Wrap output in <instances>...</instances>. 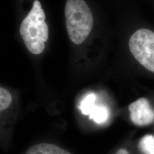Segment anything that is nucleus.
I'll list each match as a JSON object with an SVG mask.
<instances>
[{
    "label": "nucleus",
    "instance_id": "obj_1",
    "mask_svg": "<svg viewBox=\"0 0 154 154\" xmlns=\"http://www.w3.org/2000/svg\"><path fill=\"white\" fill-rule=\"evenodd\" d=\"M41 2L35 0L32 10L20 26V33L27 49L33 54H41L49 37V28Z\"/></svg>",
    "mask_w": 154,
    "mask_h": 154
},
{
    "label": "nucleus",
    "instance_id": "obj_2",
    "mask_svg": "<svg viewBox=\"0 0 154 154\" xmlns=\"http://www.w3.org/2000/svg\"><path fill=\"white\" fill-rule=\"evenodd\" d=\"M65 15L69 37L76 45L87 38L93 26V17L84 0H67Z\"/></svg>",
    "mask_w": 154,
    "mask_h": 154
},
{
    "label": "nucleus",
    "instance_id": "obj_3",
    "mask_svg": "<svg viewBox=\"0 0 154 154\" xmlns=\"http://www.w3.org/2000/svg\"><path fill=\"white\" fill-rule=\"evenodd\" d=\"M130 50L138 62L150 72H154V32L140 29L131 36Z\"/></svg>",
    "mask_w": 154,
    "mask_h": 154
},
{
    "label": "nucleus",
    "instance_id": "obj_4",
    "mask_svg": "<svg viewBox=\"0 0 154 154\" xmlns=\"http://www.w3.org/2000/svg\"><path fill=\"white\" fill-rule=\"evenodd\" d=\"M132 123L137 126H145L154 121V110L146 98H140L128 106Z\"/></svg>",
    "mask_w": 154,
    "mask_h": 154
},
{
    "label": "nucleus",
    "instance_id": "obj_5",
    "mask_svg": "<svg viewBox=\"0 0 154 154\" xmlns=\"http://www.w3.org/2000/svg\"><path fill=\"white\" fill-rule=\"evenodd\" d=\"M95 94H88L80 103L79 108L83 115L89 116L90 119H93L97 123H104L109 118V110L105 106L95 105Z\"/></svg>",
    "mask_w": 154,
    "mask_h": 154
},
{
    "label": "nucleus",
    "instance_id": "obj_6",
    "mask_svg": "<svg viewBox=\"0 0 154 154\" xmlns=\"http://www.w3.org/2000/svg\"><path fill=\"white\" fill-rule=\"evenodd\" d=\"M26 154H71L54 144L40 143L28 149Z\"/></svg>",
    "mask_w": 154,
    "mask_h": 154
},
{
    "label": "nucleus",
    "instance_id": "obj_7",
    "mask_svg": "<svg viewBox=\"0 0 154 154\" xmlns=\"http://www.w3.org/2000/svg\"><path fill=\"white\" fill-rule=\"evenodd\" d=\"M138 148L143 154H154V135H144L140 140Z\"/></svg>",
    "mask_w": 154,
    "mask_h": 154
},
{
    "label": "nucleus",
    "instance_id": "obj_8",
    "mask_svg": "<svg viewBox=\"0 0 154 154\" xmlns=\"http://www.w3.org/2000/svg\"><path fill=\"white\" fill-rule=\"evenodd\" d=\"M12 102L11 93L4 88H0V111L1 112L8 109Z\"/></svg>",
    "mask_w": 154,
    "mask_h": 154
},
{
    "label": "nucleus",
    "instance_id": "obj_9",
    "mask_svg": "<svg viewBox=\"0 0 154 154\" xmlns=\"http://www.w3.org/2000/svg\"><path fill=\"white\" fill-rule=\"evenodd\" d=\"M116 154H130L129 152H128V151L126 150V149H118Z\"/></svg>",
    "mask_w": 154,
    "mask_h": 154
}]
</instances>
